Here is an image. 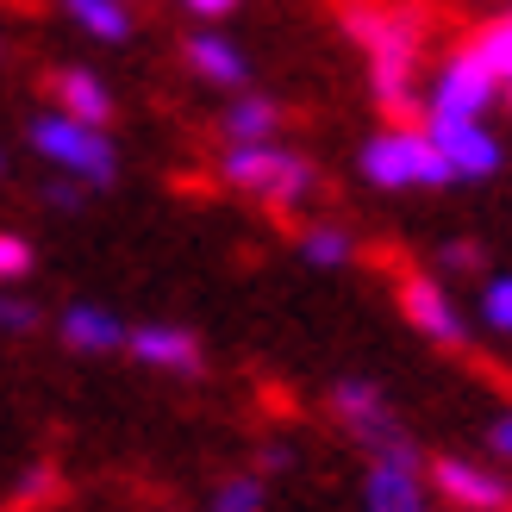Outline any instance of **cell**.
I'll use <instances>...</instances> for the list:
<instances>
[{"instance_id":"obj_8","label":"cell","mask_w":512,"mask_h":512,"mask_svg":"<svg viewBox=\"0 0 512 512\" xmlns=\"http://www.w3.org/2000/svg\"><path fill=\"white\" fill-rule=\"evenodd\" d=\"M400 313H406V325H413L419 338H431L438 350H469V319H463V306L450 300L444 281L406 275L400 281Z\"/></svg>"},{"instance_id":"obj_27","label":"cell","mask_w":512,"mask_h":512,"mask_svg":"<svg viewBox=\"0 0 512 512\" xmlns=\"http://www.w3.org/2000/svg\"><path fill=\"white\" fill-rule=\"evenodd\" d=\"M488 444H494V456H512V413L494 425V438H488Z\"/></svg>"},{"instance_id":"obj_26","label":"cell","mask_w":512,"mask_h":512,"mask_svg":"<svg viewBox=\"0 0 512 512\" xmlns=\"http://www.w3.org/2000/svg\"><path fill=\"white\" fill-rule=\"evenodd\" d=\"M182 7H188L194 19H225V13L238 7V0H182Z\"/></svg>"},{"instance_id":"obj_17","label":"cell","mask_w":512,"mask_h":512,"mask_svg":"<svg viewBox=\"0 0 512 512\" xmlns=\"http://www.w3.org/2000/svg\"><path fill=\"white\" fill-rule=\"evenodd\" d=\"M469 57H475L481 69H488L500 88L512 82V13H500V19H488V25H481V32L469 38Z\"/></svg>"},{"instance_id":"obj_1","label":"cell","mask_w":512,"mask_h":512,"mask_svg":"<svg viewBox=\"0 0 512 512\" xmlns=\"http://www.w3.org/2000/svg\"><path fill=\"white\" fill-rule=\"evenodd\" d=\"M219 182L232 194L263 200L269 213H294V207H306V200L319 194V169L306 163L300 150H288L281 138H269V144H225Z\"/></svg>"},{"instance_id":"obj_28","label":"cell","mask_w":512,"mask_h":512,"mask_svg":"<svg viewBox=\"0 0 512 512\" xmlns=\"http://www.w3.org/2000/svg\"><path fill=\"white\" fill-rule=\"evenodd\" d=\"M0 175H7V157H0Z\"/></svg>"},{"instance_id":"obj_2","label":"cell","mask_w":512,"mask_h":512,"mask_svg":"<svg viewBox=\"0 0 512 512\" xmlns=\"http://www.w3.org/2000/svg\"><path fill=\"white\" fill-rule=\"evenodd\" d=\"M32 150L50 163V175H69V182H82L88 194L107 188L119 175V150H113V132L107 125H88V119H69L57 107H44L32 119Z\"/></svg>"},{"instance_id":"obj_7","label":"cell","mask_w":512,"mask_h":512,"mask_svg":"<svg viewBox=\"0 0 512 512\" xmlns=\"http://www.w3.org/2000/svg\"><path fill=\"white\" fill-rule=\"evenodd\" d=\"M425 138L438 144V157L450 163L456 182H488L506 163V144L488 132V119H419Z\"/></svg>"},{"instance_id":"obj_23","label":"cell","mask_w":512,"mask_h":512,"mask_svg":"<svg viewBox=\"0 0 512 512\" xmlns=\"http://www.w3.org/2000/svg\"><path fill=\"white\" fill-rule=\"evenodd\" d=\"M44 200H50V207H82V200H88V188L82 182H69V175H50V182H44Z\"/></svg>"},{"instance_id":"obj_25","label":"cell","mask_w":512,"mask_h":512,"mask_svg":"<svg viewBox=\"0 0 512 512\" xmlns=\"http://www.w3.org/2000/svg\"><path fill=\"white\" fill-rule=\"evenodd\" d=\"M475 263H481L475 244H444V269H475Z\"/></svg>"},{"instance_id":"obj_12","label":"cell","mask_w":512,"mask_h":512,"mask_svg":"<svg viewBox=\"0 0 512 512\" xmlns=\"http://www.w3.org/2000/svg\"><path fill=\"white\" fill-rule=\"evenodd\" d=\"M44 88H50V107H57V113L88 119V125H113V88L100 82L94 69L63 63V69H50V75H44Z\"/></svg>"},{"instance_id":"obj_15","label":"cell","mask_w":512,"mask_h":512,"mask_svg":"<svg viewBox=\"0 0 512 512\" xmlns=\"http://www.w3.org/2000/svg\"><path fill=\"white\" fill-rule=\"evenodd\" d=\"M219 132H225V144H269V138H281V107L269 94H244L238 88V100L219 119Z\"/></svg>"},{"instance_id":"obj_21","label":"cell","mask_w":512,"mask_h":512,"mask_svg":"<svg viewBox=\"0 0 512 512\" xmlns=\"http://www.w3.org/2000/svg\"><path fill=\"white\" fill-rule=\"evenodd\" d=\"M481 319H488L500 338H512V275H494L481 288Z\"/></svg>"},{"instance_id":"obj_6","label":"cell","mask_w":512,"mask_h":512,"mask_svg":"<svg viewBox=\"0 0 512 512\" xmlns=\"http://www.w3.org/2000/svg\"><path fill=\"white\" fill-rule=\"evenodd\" d=\"M494 94H500V82L463 50V57H450L438 75H431V88L419 100V119H488Z\"/></svg>"},{"instance_id":"obj_24","label":"cell","mask_w":512,"mask_h":512,"mask_svg":"<svg viewBox=\"0 0 512 512\" xmlns=\"http://www.w3.org/2000/svg\"><path fill=\"white\" fill-rule=\"evenodd\" d=\"M50 481H57V475H50V469H32V475L19 481V494H13V500L25 506V500H38V494H50Z\"/></svg>"},{"instance_id":"obj_9","label":"cell","mask_w":512,"mask_h":512,"mask_svg":"<svg viewBox=\"0 0 512 512\" xmlns=\"http://www.w3.org/2000/svg\"><path fill=\"white\" fill-rule=\"evenodd\" d=\"M431 488H438L450 506H469V512H500V506H512L506 475L469 463V456H438V463H431Z\"/></svg>"},{"instance_id":"obj_4","label":"cell","mask_w":512,"mask_h":512,"mask_svg":"<svg viewBox=\"0 0 512 512\" xmlns=\"http://www.w3.org/2000/svg\"><path fill=\"white\" fill-rule=\"evenodd\" d=\"M363 512H431V481H425V469H419V450L406 444L400 431L369 450Z\"/></svg>"},{"instance_id":"obj_10","label":"cell","mask_w":512,"mask_h":512,"mask_svg":"<svg viewBox=\"0 0 512 512\" xmlns=\"http://www.w3.org/2000/svg\"><path fill=\"white\" fill-rule=\"evenodd\" d=\"M125 350H132L144 369H169V375H194L200 369V338L188 325H169V319L125 325Z\"/></svg>"},{"instance_id":"obj_5","label":"cell","mask_w":512,"mask_h":512,"mask_svg":"<svg viewBox=\"0 0 512 512\" xmlns=\"http://www.w3.org/2000/svg\"><path fill=\"white\" fill-rule=\"evenodd\" d=\"M344 32L369 50V63H381V57H413L419 63L425 19H419V7H406V0H350Z\"/></svg>"},{"instance_id":"obj_20","label":"cell","mask_w":512,"mask_h":512,"mask_svg":"<svg viewBox=\"0 0 512 512\" xmlns=\"http://www.w3.org/2000/svg\"><path fill=\"white\" fill-rule=\"evenodd\" d=\"M32 238H19V232H0V288H19L25 275H32Z\"/></svg>"},{"instance_id":"obj_16","label":"cell","mask_w":512,"mask_h":512,"mask_svg":"<svg viewBox=\"0 0 512 512\" xmlns=\"http://www.w3.org/2000/svg\"><path fill=\"white\" fill-rule=\"evenodd\" d=\"M94 44H125L132 38V0H57Z\"/></svg>"},{"instance_id":"obj_18","label":"cell","mask_w":512,"mask_h":512,"mask_svg":"<svg viewBox=\"0 0 512 512\" xmlns=\"http://www.w3.org/2000/svg\"><path fill=\"white\" fill-rule=\"evenodd\" d=\"M300 256L313 269H344L356 256V238L344 232V225H306V232H300Z\"/></svg>"},{"instance_id":"obj_14","label":"cell","mask_w":512,"mask_h":512,"mask_svg":"<svg viewBox=\"0 0 512 512\" xmlns=\"http://www.w3.org/2000/svg\"><path fill=\"white\" fill-rule=\"evenodd\" d=\"M188 69L200 75V82L232 88V94L250 82V57H244L232 38H219V32H194V38H188Z\"/></svg>"},{"instance_id":"obj_22","label":"cell","mask_w":512,"mask_h":512,"mask_svg":"<svg viewBox=\"0 0 512 512\" xmlns=\"http://www.w3.org/2000/svg\"><path fill=\"white\" fill-rule=\"evenodd\" d=\"M25 331H38V306L13 288H0V338H25Z\"/></svg>"},{"instance_id":"obj_3","label":"cell","mask_w":512,"mask_h":512,"mask_svg":"<svg viewBox=\"0 0 512 512\" xmlns=\"http://www.w3.org/2000/svg\"><path fill=\"white\" fill-rule=\"evenodd\" d=\"M356 163H363V175H369L375 188H450L456 182L450 163L438 157V144L425 138L419 119H394L388 132H375Z\"/></svg>"},{"instance_id":"obj_29","label":"cell","mask_w":512,"mask_h":512,"mask_svg":"<svg viewBox=\"0 0 512 512\" xmlns=\"http://www.w3.org/2000/svg\"><path fill=\"white\" fill-rule=\"evenodd\" d=\"M506 94H512V82H506Z\"/></svg>"},{"instance_id":"obj_13","label":"cell","mask_w":512,"mask_h":512,"mask_svg":"<svg viewBox=\"0 0 512 512\" xmlns=\"http://www.w3.org/2000/svg\"><path fill=\"white\" fill-rule=\"evenodd\" d=\"M331 413H338L369 450L400 431V425L388 419V406H381V388H375V381H363V375H350V381H338V388H331Z\"/></svg>"},{"instance_id":"obj_11","label":"cell","mask_w":512,"mask_h":512,"mask_svg":"<svg viewBox=\"0 0 512 512\" xmlns=\"http://www.w3.org/2000/svg\"><path fill=\"white\" fill-rule=\"evenodd\" d=\"M57 338L75 350V356H113L125 350V319L113 306H94V300H69L57 313Z\"/></svg>"},{"instance_id":"obj_19","label":"cell","mask_w":512,"mask_h":512,"mask_svg":"<svg viewBox=\"0 0 512 512\" xmlns=\"http://www.w3.org/2000/svg\"><path fill=\"white\" fill-rule=\"evenodd\" d=\"M263 500H269L263 475H225L213 488V512H263Z\"/></svg>"}]
</instances>
